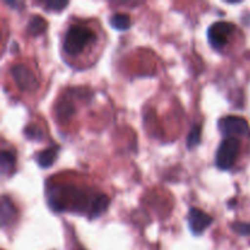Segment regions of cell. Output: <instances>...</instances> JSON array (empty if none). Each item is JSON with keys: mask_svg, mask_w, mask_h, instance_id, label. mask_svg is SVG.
<instances>
[{"mask_svg": "<svg viewBox=\"0 0 250 250\" xmlns=\"http://www.w3.org/2000/svg\"><path fill=\"white\" fill-rule=\"evenodd\" d=\"M236 27L233 23L227 21H217L212 23L208 29V41L210 45L216 50L224 48L229 43V37L234 32Z\"/></svg>", "mask_w": 250, "mask_h": 250, "instance_id": "277c9868", "label": "cell"}, {"mask_svg": "<svg viewBox=\"0 0 250 250\" xmlns=\"http://www.w3.org/2000/svg\"><path fill=\"white\" fill-rule=\"evenodd\" d=\"M46 28V22L43 17L41 16H33L28 22V26H27V29L31 34L33 36H38V34L43 33Z\"/></svg>", "mask_w": 250, "mask_h": 250, "instance_id": "8fae6325", "label": "cell"}, {"mask_svg": "<svg viewBox=\"0 0 250 250\" xmlns=\"http://www.w3.org/2000/svg\"><path fill=\"white\" fill-rule=\"evenodd\" d=\"M219 129L225 138L227 137H247L249 136V124L244 117L241 116H225L219 120Z\"/></svg>", "mask_w": 250, "mask_h": 250, "instance_id": "3957f363", "label": "cell"}, {"mask_svg": "<svg viewBox=\"0 0 250 250\" xmlns=\"http://www.w3.org/2000/svg\"><path fill=\"white\" fill-rule=\"evenodd\" d=\"M12 80L21 90H36L38 88V80L34 73L23 63H16L10 68Z\"/></svg>", "mask_w": 250, "mask_h": 250, "instance_id": "5b68a950", "label": "cell"}, {"mask_svg": "<svg viewBox=\"0 0 250 250\" xmlns=\"http://www.w3.org/2000/svg\"><path fill=\"white\" fill-rule=\"evenodd\" d=\"M187 221L192 233L199 236V234H202L211 225L212 217L209 214L203 211V210L197 209V208H192L188 211Z\"/></svg>", "mask_w": 250, "mask_h": 250, "instance_id": "8992f818", "label": "cell"}, {"mask_svg": "<svg viewBox=\"0 0 250 250\" xmlns=\"http://www.w3.org/2000/svg\"><path fill=\"white\" fill-rule=\"evenodd\" d=\"M232 229L242 236H250V224H233Z\"/></svg>", "mask_w": 250, "mask_h": 250, "instance_id": "9a60e30c", "label": "cell"}, {"mask_svg": "<svg viewBox=\"0 0 250 250\" xmlns=\"http://www.w3.org/2000/svg\"><path fill=\"white\" fill-rule=\"evenodd\" d=\"M75 112V105H73L72 100L70 97H65L59 102L58 106H56V114L60 119H67L71 115Z\"/></svg>", "mask_w": 250, "mask_h": 250, "instance_id": "9c48e42d", "label": "cell"}, {"mask_svg": "<svg viewBox=\"0 0 250 250\" xmlns=\"http://www.w3.org/2000/svg\"><path fill=\"white\" fill-rule=\"evenodd\" d=\"M56 154H58V149L56 148L44 149V150L39 151L37 154V164L43 168L50 167L54 161H55Z\"/></svg>", "mask_w": 250, "mask_h": 250, "instance_id": "52a82bcc", "label": "cell"}, {"mask_svg": "<svg viewBox=\"0 0 250 250\" xmlns=\"http://www.w3.org/2000/svg\"><path fill=\"white\" fill-rule=\"evenodd\" d=\"M95 41V33L83 24H71L63 37L62 48L67 55H78L87 45Z\"/></svg>", "mask_w": 250, "mask_h": 250, "instance_id": "6da1fadb", "label": "cell"}, {"mask_svg": "<svg viewBox=\"0 0 250 250\" xmlns=\"http://www.w3.org/2000/svg\"><path fill=\"white\" fill-rule=\"evenodd\" d=\"M241 142L236 137H227L220 143L215 155V164L220 170H229L236 163Z\"/></svg>", "mask_w": 250, "mask_h": 250, "instance_id": "7a4b0ae2", "label": "cell"}, {"mask_svg": "<svg viewBox=\"0 0 250 250\" xmlns=\"http://www.w3.org/2000/svg\"><path fill=\"white\" fill-rule=\"evenodd\" d=\"M15 216V208L11 200L7 197L2 195L1 198V225L2 227L6 226L7 222Z\"/></svg>", "mask_w": 250, "mask_h": 250, "instance_id": "30bf717a", "label": "cell"}, {"mask_svg": "<svg viewBox=\"0 0 250 250\" xmlns=\"http://www.w3.org/2000/svg\"><path fill=\"white\" fill-rule=\"evenodd\" d=\"M15 165V155L10 150H2L0 155V166H1V173L5 175L9 172L10 168Z\"/></svg>", "mask_w": 250, "mask_h": 250, "instance_id": "7c38bea8", "label": "cell"}, {"mask_svg": "<svg viewBox=\"0 0 250 250\" xmlns=\"http://www.w3.org/2000/svg\"><path fill=\"white\" fill-rule=\"evenodd\" d=\"M24 134H26L27 138L29 139H36V141H39V139L43 138V132L36 125H28V126L24 128Z\"/></svg>", "mask_w": 250, "mask_h": 250, "instance_id": "5bb4252c", "label": "cell"}, {"mask_svg": "<svg viewBox=\"0 0 250 250\" xmlns=\"http://www.w3.org/2000/svg\"><path fill=\"white\" fill-rule=\"evenodd\" d=\"M200 134H202V128H200L199 125H194L192 128V131H190L189 134H188V138H187L188 148L192 149L193 146H195L199 144Z\"/></svg>", "mask_w": 250, "mask_h": 250, "instance_id": "4fadbf2b", "label": "cell"}, {"mask_svg": "<svg viewBox=\"0 0 250 250\" xmlns=\"http://www.w3.org/2000/svg\"><path fill=\"white\" fill-rule=\"evenodd\" d=\"M46 7L51 10H61L67 5V1H59V0H50V1L45 2Z\"/></svg>", "mask_w": 250, "mask_h": 250, "instance_id": "2e32d148", "label": "cell"}, {"mask_svg": "<svg viewBox=\"0 0 250 250\" xmlns=\"http://www.w3.org/2000/svg\"><path fill=\"white\" fill-rule=\"evenodd\" d=\"M110 24L117 31H126L131 26V17L127 14L116 12L110 17Z\"/></svg>", "mask_w": 250, "mask_h": 250, "instance_id": "ba28073f", "label": "cell"}]
</instances>
